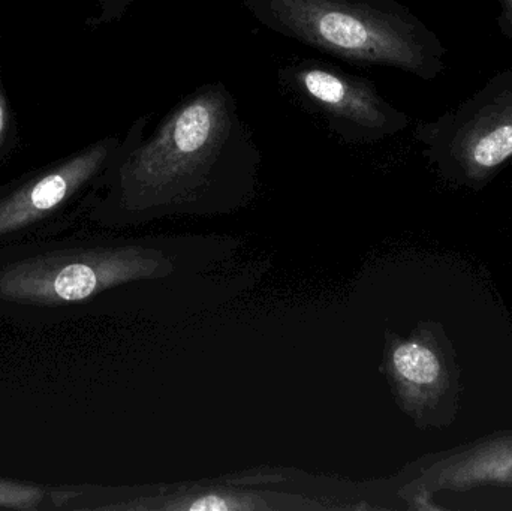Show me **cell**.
<instances>
[{
  "label": "cell",
  "mask_w": 512,
  "mask_h": 511,
  "mask_svg": "<svg viewBox=\"0 0 512 511\" xmlns=\"http://www.w3.org/2000/svg\"><path fill=\"white\" fill-rule=\"evenodd\" d=\"M279 84L307 113L346 144H369L402 131L408 117L379 95L372 81L322 60L283 66Z\"/></svg>",
  "instance_id": "5b68a950"
},
{
  "label": "cell",
  "mask_w": 512,
  "mask_h": 511,
  "mask_svg": "<svg viewBox=\"0 0 512 511\" xmlns=\"http://www.w3.org/2000/svg\"><path fill=\"white\" fill-rule=\"evenodd\" d=\"M421 485L429 491L512 485V434L496 435L439 459L424 471Z\"/></svg>",
  "instance_id": "8992f818"
},
{
  "label": "cell",
  "mask_w": 512,
  "mask_h": 511,
  "mask_svg": "<svg viewBox=\"0 0 512 511\" xmlns=\"http://www.w3.org/2000/svg\"><path fill=\"white\" fill-rule=\"evenodd\" d=\"M17 143V129L14 116L3 92L2 75H0V162L8 158Z\"/></svg>",
  "instance_id": "30bf717a"
},
{
  "label": "cell",
  "mask_w": 512,
  "mask_h": 511,
  "mask_svg": "<svg viewBox=\"0 0 512 511\" xmlns=\"http://www.w3.org/2000/svg\"><path fill=\"white\" fill-rule=\"evenodd\" d=\"M138 117L98 182L86 218L126 228L176 215H219L256 194L261 152L224 83L180 99L146 135Z\"/></svg>",
  "instance_id": "6da1fadb"
},
{
  "label": "cell",
  "mask_w": 512,
  "mask_h": 511,
  "mask_svg": "<svg viewBox=\"0 0 512 511\" xmlns=\"http://www.w3.org/2000/svg\"><path fill=\"white\" fill-rule=\"evenodd\" d=\"M135 0H96L98 14L87 21L90 27L108 26L125 17Z\"/></svg>",
  "instance_id": "8fae6325"
},
{
  "label": "cell",
  "mask_w": 512,
  "mask_h": 511,
  "mask_svg": "<svg viewBox=\"0 0 512 511\" xmlns=\"http://www.w3.org/2000/svg\"><path fill=\"white\" fill-rule=\"evenodd\" d=\"M120 141L102 138L0 188V246L59 236L86 216Z\"/></svg>",
  "instance_id": "277c9868"
},
{
  "label": "cell",
  "mask_w": 512,
  "mask_h": 511,
  "mask_svg": "<svg viewBox=\"0 0 512 511\" xmlns=\"http://www.w3.org/2000/svg\"><path fill=\"white\" fill-rule=\"evenodd\" d=\"M0 510H54L53 488L0 477Z\"/></svg>",
  "instance_id": "9c48e42d"
},
{
  "label": "cell",
  "mask_w": 512,
  "mask_h": 511,
  "mask_svg": "<svg viewBox=\"0 0 512 511\" xmlns=\"http://www.w3.org/2000/svg\"><path fill=\"white\" fill-rule=\"evenodd\" d=\"M177 258L161 240L48 237L0 246V320H72L116 288L173 275Z\"/></svg>",
  "instance_id": "7a4b0ae2"
},
{
  "label": "cell",
  "mask_w": 512,
  "mask_h": 511,
  "mask_svg": "<svg viewBox=\"0 0 512 511\" xmlns=\"http://www.w3.org/2000/svg\"><path fill=\"white\" fill-rule=\"evenodd\" d=\"M277 35L355 65H382L432 77L438 48L396 0H239Z\"/></svg>",
  "instance_id": "3957f363"
},
{
  "label": "cell",
  "mask_w": 512,
  "mask_h": 511,
  "mask_svg": "<svg viewBox=\"0 0 512 511\" xmlns=\"http://www.w3.org/2000/svg\"><path fill=\"white\" fill-rule=\"evenodd\" d=\"M454 144L472 174L489 173L504 164L512 156V104L483 107L457 131Z\"/></svg>",
  "instance_id": "ba28073f"
},
{
  "label": "cell",
  "mask_w": 512,
  "mask_h": 511,
  "mask_svg": "<svg viewBox=\"0 0 512 511\" xmlns=\"http://www.w3.org/2000/svg\"><path fill=\"white\" fill-rule=\"evenodd\" d=\"M388 377L408 410H423L448 387V372L435 344L424 333L388 345Z\"/></svg>",
  "instance_id": "52a82bcc"
}]
</instances>
